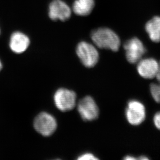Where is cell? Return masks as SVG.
Instances as JSON below:
<instances>
[{
  "mask_svg": "<svg viewBox=\"0 0 160 160\" xmlns=\"http://www.w3.org/2000/svg\"><path fill=\"white\" fill-rule=\"evenodd\" d=\"M76 53L82 64L86 68H93L98 62V51L93 45L89 42H79L76 48Z\"/></svg>",
  "mask_w": 160,
  "mask_h": 160,
  "instance_id": "2",
  "label": "cell"
},
{
  "mask_svg": "<svg viewBox=\"0 0 160 160\" xmlns=\"http://www.w3.org/2000/svg\"><path fill=\"white\" fill-rule=\"evenodd\" d=\"M125 116L128 123L131 125L141 124L146 118L145 106L138 100H131L128 103L125 110Z\"/></svg>",
  "mask_w": 160,
  "mask_h": 160,
  "instance_id": "5",
  "label": "cell"
},
{
  "mask_svg": "<svg viewBox=\"0 0 160 160\" xmlns=\"http://www.w3.org/2000/svg\"><path fill=\"white\" fill-rule=\"evenodd\" d=\"M30 44V38L23 32L16 31L12 33L10 37L9 47L15 53L20 54L26 52Z\"/></svg>",
  "mask_w": 160,
  "mask_h": 160,
  "instance_id": "10",
  "label": "cell"
},
{
  "mask_svg": "<svg viewBox=\"0 0 160 160\" xmlns=\"http://www.w3.org/2000/svg\"><path fill=\"white\" fill-rule=\"evenodd\" d=\"M71 14V8L62 0H52L49 5V17L52 20L65 21Z\"/></svg>",
  "mask_w": 160,
  "mask_h": 160,
  "instance_id": "8",
  "label": "cell"
},
{
  "mask_svg": "<svg viewBox=\"0 0 160 160\" xmlns=\"http://www.w3.org/2000/svg\"><path fill=\"white\" fill-rule=\"evenodd\" d=\"M2 64L1 61L0 60V71L2 70Z\"/></svg>",
  "mask_w": 160,
  "mask_h": 160,
  "instance_id": "17",
  "label": "cell"
},
{
  "mask_svg": "<svg viewBox=\"0 0 160 160\" xmlns=\"http://www.w3.org/2000/svg\"><path fill=\"white\" fill-rule=\"evenodd\" d=\"M77 160H98V158L95 157L93 154H91L90 153H86L84 154H82L81 156H79Z\"/></svg>",
  "mask_w": 160,
  "mask_h": 160,
  "instance_id": "14",
  "label": "cell"
},
{
  "mask_svg": "<svg viewBox=\"0 0 160 160\" xmlns=\"http://www.w3.org/2000/svg\"><path fill=\"white\" fill-rule=\"evenodd\" d=\"M0 33H1V29H0Z\"/></svg>",
  "mask_w": 160,
  "mask_h": 160,
  "instance_id": "18",
  "label": "cell"
},
{
  "mask_svg": "<svg viewBox=\"0 0 160 160\" xmlns=\"http://www.w3.org/2000/svg\"><path fill=\"white\" fill-rule=\"evenodd\" d=\"M153 122L156 128L160 130V112H158L154 115Z\"/></svg>",
  "mask_w": 160,
  "mask_h": 160,
  "instance_id": "15",
  "label": "cell"
},
{
  "mask_svg": "<svg viewBox=\"0 0 160 160\" xmlns=\"http://www.w3.org/2000/svg\"><path fill=\"white\" fill-rule=\"evenodd\" d=\"M91 38L97 47L113 52H117L121 44L118 35L107 28H101L93 31Z\"/></svg>",
  "mask_w": 160,
  "mask_h": 160,
  "instance_id": "1",
  "label": "cell"
},
{
  "mask_svg": "<svg viewBox=\"0 0 160 160\" xmlns=\"http://www.w3.org/2000/svg\"><path fill=\"white\" fill-rule=\"evenodd\" d=\"M124 48L127 60L131 64L139 62L146 51L142 41L136 38L127 41L124 44Z\"/></svg>",
  "mask_w": 160,
  "mask_h": 160,
  "instance_id": "6",
  "label": "cell"
},
{
  "mask_svg": "<svg viewBox=\"0 0 160 160\" xmlns=\"http://www.w3.org/2000/svg\"><path fill=\"white\" fill-rule=\"evenodd\" d=\"M94 7V0H76L72 5V9L77 15L86 16L90 14Z\"/></svg>",
  "mask_w": 160,
  "mask_h": 160,
  "instance_id": "11",
  "label": "cell"
},
{
  "mask_svg": "<svg viewBox=\"0 0 160 160\" xmlns=\"http://www.w3.org/2000/svg\"><path fill=\"white\" fill-rule=\"evenodd\" d=\"M159 68H158V71L156 77H157L158 81L159 82V83H160V62H159Z\"/></svg>",
  "mask_w": 160,
  "mask_h": 160,
  "instance_id": "16",
  "label": "cell"
},
{
  "mask_svg": "<svg viewBox=\"0 0 160 160\" xmlns=\"http://www.w3.org/2000/svg\"><path fill=\"white\" fill-rule=\"evenodd\" d=\"M159 64L153 58L141 59L138 62L137 70L139 75L146 79H152L156 77Z\"/></svg>",
  "mask_w": 160,
  "mask_h": 160,
  "instance_id": "9",
  "label": "cell"
},
{
  "mask_svg": "<svg viewBox=\"0 0 160 160\" xmlns=\"http://www.w3.org/2000/svg\"><path fill=\"white\" fill-rule=\"evenodd\" d=\"M54 102L58 109L62 112H68L75 106L76 94L73 91L61 88L54 93Z\"/></svg>",
  "mask_w": 160,
  "mask_h": 160,
  "instance_id": "4",
  "label": "cell"
},
{
  "mask_svg": "<svg viewBox=\"0 0 160 160\" xmlns=\"http://www.w3.org/2000/svg\"><path fill=\"white\" fill-rule=\"evenodd\" d=\"M34 127L36 131L42 136H49L57 129V123L52 115L42 112L35 118L34 121Z\"/></svg>",
  "mask_w": 160,
  "mask_h": 160,
  "instance_id": "3",
  "label": "cell"
},
{
  "mask_svg": "<svg viewBox=\"0 0 160 160\" xmlns=\"http://www.w3.org/2000/svg\"><path fill=\"white\" fill-rule=\"evenodd\" d=\"M150 90L154 101L160 104V83H152L150 87Z\"/></svg>",
  "mask_w": 160,
  "mask_h": 160,
  "instance_id": "13",
  "label": "cell"
},
{
  "mask_svg": "<svg viewBox=\"0 0 160 160\" xmlns=\"http://www.w3.org/2000/svg\"><path fill=\"white\" fill-rule=\"evenodd\" d=\"M77 109L79 115L84 121H93L98 118L99 109L92 97L87 96L82 98L79 102Z\"/></svg>",
  "mask_w": 160,
  "mask_h": 160,
  "instance_id": "7",
  "label": "cell"
},
{
  "mask_svg": "<svg viewBox=\"0 0 160 160\" xmlns=\"http://www.w3.org/2000/svg\"><path fill=\"white\" fill-rule=\"evenodd\" d=\"M145 29L151 41L160 42V17L156 16L147 23Z\"/></svg>",
  "mask_w": 160,
  "mask_h": 160,
  "instance_id": "12",
  "label": "cell"
}]
</instances>
